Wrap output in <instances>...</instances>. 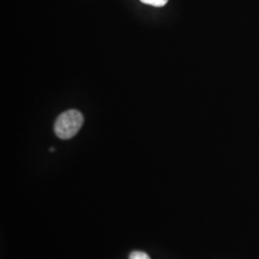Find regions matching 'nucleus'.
Listing matches in <instances>:
<instances>
[{
  "label": "nucleus",
  "mask_w": 259,
  "mask_h": 259,
  "mask_svg": "<svg viewBox=\"0 0 259 259\" xmlns=\"http://www.w3.org/2000/svg\"><path fill=\"white\" fill-rule=\"evenodd\" d=\"M83 114L76 110L63 112L55 122L54 131L56 136L61 139H72L82 128Z\"/></svg>",
  "instance_id": "1"
},
{
  "label": "nucleus",
  "mask_w": 259,
  "mask_h": 259,
  "mask_svg": "<svg viewBox=\"0 0 259 259\" xmlns=\"http://www.w3.org/2000/svg\"><path fill=\"white\" fill-rule=\"evenodd\" d=\"M142 3L154 7H163L166 5L168 0H140Z\"/></svg>",
  "instance_id": "2"
},
{
  "label": "nucleus",
  "mask_w": 259,
  "mask_h": 259,
  "mask_svg": "<svg viewBox=\"0 0 259 259\" xmlns=\"http://www.w3.org/2000/svg\"><path fill=\"white\" fill-rule=\"evenodd\" d=\"M129 259H151L148 254L144 251H139V250H136V251H133L131 254H130Z\"/></svg>",
  "instance_id": "3"
}]
</instances>
